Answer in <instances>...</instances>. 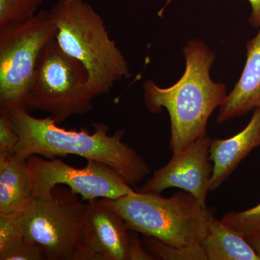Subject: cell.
I'll list each match as a JSON object with an SVG mask.
<instances>
[{
	"label": "cell",
	"instance_id": "1",
	"mask_svg": "<svg viewBox=\"0 0 260 260\" xmlns=\"http://www.w3.org/2000/svg\"><path fill=\"white\" fill-rule=\"evenodd\" d=\"M8 112L19 138L15 150L19 158L26 160L32 155L49 159L79 155L112 167L131 186L141 183L150 173L145 159L122 141L124 129L109 135L107 124L93 123V133L85 128L66 129L58 126L51 116L34 117L23 106Z\"/></svg>",
	"mask_w": 260,
	"mask_h": 260
},
{
	"label": "cell",
	"instance_id": "2",
	"mask_svg": "<svg viewBox=\"0 0 260 260\" xmlns=\"http://www.w3.org/2000/svg\"><path fill=\"white\" fill-rule=\"evenodd\" d=\"M186 60L184 75L169 88L153 80L143 84L145 104L149 112L157 114L166 109L171 121L169 148L181 151L207 133L214 111L227 96L226 86L210 78L215 54L200 39L189 41L183 48Z\"/></svg>",
	"mask_w": 260,
	"mask_h": 260
},
{
	"label": "cell",
	"instance_id": "3",
	"mask_svg": "<svg viewBox=\"0 0 260 260\" xmlns=\"http://www.w3.org/2000/svg\"><path fill=\"white\" fill-rule=\"evenodd\" d=\"M49 13L57 29L56 42L85 67L95 97L109 93L119 80L129 78L124 54L91 5L84 0H58Z\"/></svg>",
	"mask_w": 260,
	"mask_h": 260
},
{
	"label": "cell",
	"instance_id": "4",
	"mask_svg": "<svg viewBox=\"0 0 260 260\" xmlns=\"http://www.w3.org/2000/svg\"><path fill=\"white\" fill-rule=\"evenodd\" d=\"M102 200L121 215L129 230L176 246L200 244L213 213L187 191L164 198L135 190L117 199Z\"/></svg>",
	"mask_w": 260,
	"mask_h": 260
},
{
	"label": "cell",
	"instance_id": "5",
	"mask_svg": "<svg viewBox=\"0 0 260 260\" xmlns=\"http://www.w3.org/2000/svg\"><path fill=\"white\" fill-rule=\"evenodd\" d=\"M95 97L85 67L61 49L56 37L48 42L39 56L25 109L49 113L59 124L91 112Z\"/></svg>",
	"mask_w": 260,
	"mask_h": 260
},
{
	"label": "cell",
	"instance_id": "6",
	"mask_svg": "<svg viewBox=\"0 0 260 260\" xmlns=\"http://www.w3.org/2000/svg\"><path fill=\"white\" fill-rule=\"evenodd\" d=\"M87 202L68 186L37 197L20 215L24 237L42 248L48 260H74Z\"/></svg>",
	"mask_w": 260,
	"mask_h": 260
},
{
	"label": "cell",
	"instance_id": "7",
	"mask_svg": "<svg viewBox=\"0 0 260 260\" xmlns=\"http://www.w3.org/2000/svg\"><path fill=\"white\" fill-rule=\"evenodd\" d=\"M56 32L45 10L25 23L0 30V108L24 107L41 52Z\"/></svg>",
	"mask_w": 260,
	"mask_h": 260
},
{
	"label": "cell",
	"instance_id": "8",
	"mask_svg": "<svg viewBox=\"0 0 260 260\" xmlns=\"http://www.w3.org/2000/svg\"><path fill=\"white\" fill-rule=\"evenodd\" d=\"M26 160L34 198H47L56 185L68 186L86 202L117 199L135 191L116 170L95 160H87L86 167L82 169L37 155H30Z\"/></svg>",
	"mask_w": 260,
	"mask_h": 260
},
{
	"label": "cell",
	"instance_id": "9",
	"mask_svg": "<svg viewBox=\"0 0 260 260\" xmlns=\"http://www.w3.org/2000/svg\"><path fill=\"white\" fill-rule=\"evenodd\" d=\"M210 142L206 134L181 151L173 153L171 160L135 191L160 194L169 188H179L190 193L207 208L213 169L210 164Z\"/></svg>",
	"mask_w": 260,
	"mask_h": 260
},
{
	"label": "cell",
	"instance_id": "10",
	"mask_svg": "<svg viewBox=\"0 0 260 260\" xmlns=\"http://www.w3.org/2000/svg\"><path fill=\"white\" fill-rule=\"evenodd\" d=\"M132 234L102 199L87 202L74 260H129Z\"/></svg>",
	"mask_w": 260,
	"mask_h": 260
},
{
	"label": "cell",
	"instance_id": "11",
	"mask_svg": "<svg viewBox=\"0 0 260 260\" xmlns=\"http://www.w3.org/2000/svg\"><path fill=\"white\" fill-rule=\"evenodd\" d=\"M259 147L260 108H257L254 109L247 125L240 133L227 139L211 140L210 159L213 162V169L210 190H217L240 162Z\"/></svg>",
	"mask_w": 260,
	"mask_h": 260
},
{
	"label": "cell",
	"instance_id": "12",
	"mask_svg": "<svg viewBox=\"0 0 260 260\" xmlns=\"http://www.w3.org/2000/svg\"><path fill=\"white\" fill-rule=\"evenodd\" d=\"M246 60L242 74L219 107L217 123L223 124L260 108V28L246 44Z\"/></svg>",
	"mask_w": 260,
	"mask_h": 260
},
{
	"label": "cell",
	"instance_id": "13",
	"mask_svg": "<svg viewBox=\"0 0 260 260\" xmlns=\"http://www.w3.org/2000/svg\"><path fill=\"white\" fill-rule=\"evenodd\" d=\"M26 160L15 154L0 156V213L23 211L34 200Z\"/></svg>",
	"mask_w": 260,
	"mask_h": 260
},
{
	"label": "cell",
	"instance_id": "14",
	"mask_svg": "<svg viewBox=\"0 0 260 260\" xmlns=\"http://www.w3.org/2000/svg\"><path fill=\"white\" fill-rule=\"evenodd\" d=\"M208 260H260V256L237 231L215 218L208 222L206 237L200 243Z\"/></svg>",
	"mask_w": 260,
	"mask_h": 260
},
{
	"label": "cell",
	"instance_id": "15",
	"mask_svg": "<svg viewBox=\"0 0 260 260\" xmlns=\"http://www.w3.org/2000/svg\"><path fill=\"white\" fill-rule=\"evenodd\" d=\"M145 244V249L155 259L208 260L201 244L172 246L152 237H149Z\"/></svg>",
	"mask_w": 260,
	"mask_h": 260
},
{
	"label": "cell",
	"instance_id": "16",
	"mask_svg": "<svg viewBox=\"0 0 260 260\" xmlns=\"http://www.w3.org/2000/svg\"><path fill=\"white\" fill-rule=\"evenodd\" d=\"M44 0H0V30L28 21Z\"/></svg>",
	"mask_w": 260,
	"mask_h": 260
},
{
	"label": "cell",
	"instance_id": "17",
	"mask_svg": "<svg viewBox=\"0 0 260 260\" xmlns=\"http://www.w3.org/2000/svg\"><path fill=\"white\" fill-rule=\"evenodd\" d=\"M22 212L0 213V256L18 245L25 238L20 222Z\"/></svg>",
	"mask_w": 260,
	"mask_h": 260
},
{
	"label": "cell",
	"instance_id": "18",
	"mask_svg": "<svg viewBox=\"0 0 260 260\" xmlns=\"http://www.w3.org/2000/svg\"><path fill=\"white\" fill-rule=\"evenodd\" d=\"M221 220L244 237L260 234V203L244 211L229 212Z\"/></svg>",
	"mask_w": 260,
	"mask_h": 260
},
{
	"label": "cell",
	"instance_id": "19",
	"mask_svg": "<svg viewBox=\"0 0 260 260\" xmlns=\"http://www.w3.org/2000/svg\"><path fill=\"white\" fill-rule=\"evenodd\" d=\"M18 139L8 109L0 108V156L15 154Z\"/></svg>",
	"mask_w": 260,
	"mask_h": 260
},
{
	"label": "cell",
	"instance_id": "20",
	"mask_svg": "<svg viewBox=\"0 0 260 260\" xmlns=\"http://www.w3.org/2000/svg\"><path fill=\"white\" fill-rule=\"evenodd\" d=\"M1 260H43L46 259L42 248L32 241L24 238L18 245L12 248L3 255Z\"/></svg>",
	"mask_w": 260,
	"mask_h": 260
},
{
	"label": "cell",
	"instance_id": "21",
	"mask_svg": "<svg viewBox=\"0 0 260 260\" xmlns=\"http://www.w3.org/2000/svg\"><path fill=\"white\" fill-rule=\"evenodd\" d=\"M250 3L251 13L249 23L256 28H260V0H248Z\"/></svg>",
	"mask_w": 260,
	"mask_h": 260
},
{
	"label": "cell",
	"instance_id": "22",
	"mask_svg": "<svg viewBox=\"0 0 260 260\" xmlns=\"http://www.w3.org/2000/svg\"><path fill=\"white\" fill-rule=\"evenodd\" d=\"M245 238L253 249L256 251V254L260 256V234L248 236Z\"/></svg>",
	"mask_w": 260,
	"mask_h": 260
}]
</instances>
